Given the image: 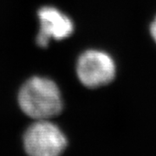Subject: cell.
Masks as SVG:
<instances>
[{"mask_svg":"<svg viewBox=\"0 0 156 156\" xmlns=\"http://www.w3.org/2000/svg\"><path fill=\"white\" fill-rule=\"evenodd\" d=\"M18 103L23 112L32 119L48 120L62 109V100L56 84L50 79H29L19 90Z\"/></svg>","mask_w":156,"mask_h":156,"instance_id":"6da1fadb","label":"cell"},{"mask_svg":"<svg viewBox=\"0 0 156 156\" xmlns=\"http://www.w3.org/2000/svg\"><path fill=\"white\" fill-rule=\"evenodd\" d=\"M23 145L32 156H56L67 147V140L60 128L47 120H38L26 130Z\"/></svg>","mask_w":156,"mask_h":156,"instance_id":"7a4b0ae2","label":"cell"},{"mask_svg":"<svg viewBox=\"0 0 156 156\" xmlns=\"http://www.w3.org/2000/svg\"><path fill=\"white\" fill-rule=\"evenodd\" d=\"M76 74L88 88H98L109 83L115 76V64L111 56L100 50H87L77 61Z\"/></svg>","mask_w":156,"mask_h":156,"instance_id":"3957f363","label":"cell"},{"mask_svg":"<svg viewBox=\"0 0 156 156\" xmlns=\"http://www.w3.org/2000/svg\"><path fill=\"white\" fill-rule=\"evenodd\" d=\"M40 30L37 43L41 47H47L50 38L61 40L73 33L74 25L70 18L53 7H44L38 11Z\"/></svg>","mask_w":156,"mask_h":156,"instance_id":"277c9868","label":"cell"},{"mask_svg":"<svg viewBox=\"0 0 156 156\" xmlns=\"http://www.w3.org/2000/svg\"><path fill=\"white\" fill-rule=\"evenodd\" d=\"M151 34H152L153 38L154 39V41L156 42V18L154 19V21L152 23V25H151Z\"/></svg>","mask_w":156,"mask_h":156,"instance_id":"5b68a950","label":"cell"}]
</instances>
